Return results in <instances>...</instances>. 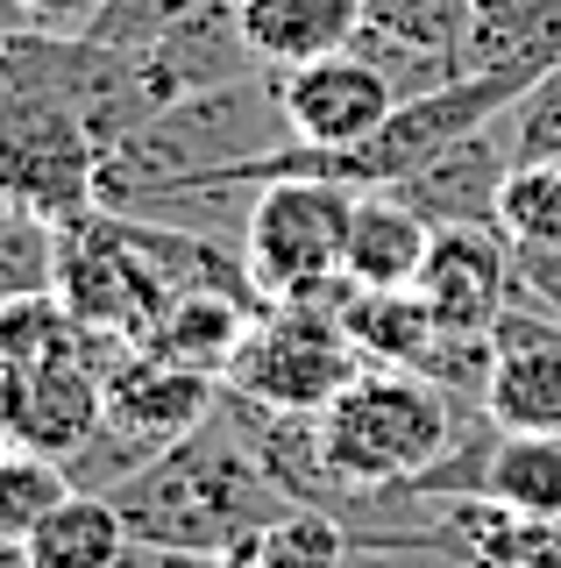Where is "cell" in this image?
I'll list each match as a JSON object with an SVG mask.
<instances>
[{"label": "cell", "instance_id": "29", "mask_svg": "<svg viewBox=\"0 0 561 568\" xmlns=\"http://www.w3.org/2000/svg\"><path fill=\"white\" fill-rule=\"evenodd\" d=\"M214 568H271L256 555V540H242V547H227V555H214Z\"/></svg>", "mask_w": 561, "mask_h": 568}, {"label": "cell", "instance_id": "19", "mask_svg": "<svg viewBox=\"0 0 561 568\" xmlns=\"http://www.w3.org/2000/svg\"><path fill=\"white\" fill-rule=\"evenodd\" d=\"M58 242H64V227L43 221L37 206H22V200L0 206V306L58 292Z\"/></svg>", "mask_w": 561, "mask_h": 568}, {"label": "cell", "instance_id": "30", "mask_svg": "<svg viewBox=\"0 0 561 568\" xmlns=\"http://www.w3.org/2000/svg\"><path fill=\"white\" fill-rule=\"evenodd\" d=\"M14 29H29V22H22V14H14V0H0V43H8Z\"/></svg>", "mask_w": 561, "mask_h": 568}, {"label": "cell", "instance_id": "7", "mask_svg": "<svg viewBox=\"0 0 561 568\" xmlns=\"http://www.w3.org/2000/svg\"><path fill=\"white\" fill-rule=\"evenodd\" d=\"M427 298V313L462 342H490L504 313L519 306V271H512V242L504 227H434L427 271L412 284Z\"/></svg>", "mask_w": 561, "mask_h": 568}, {"label": "cell", "instance_id": "2", "mask_svg": "<svg viewBox=\"0 0 561 568\" xmlns=\"http://www.w3.org/2000/svg\"><path fill=\"white\" fill-rule=\"evenodd\" d=\"M285 142H292V121H285V100H277V71L242 79V85H214V93H192V100H171L100 156V206L121 213V206L150 200V192L200 185V178L263 164V156H277Z\"/></svg>", "mask_w": 561, "mask_h": 568}, {"label": "cell", "instance_id": "3", "mask_svg": "<svg viewBox=\"0 0 561 568\" xmlns=\"http://www.w3.org/2000/svg\"><path fill=\"white\" fill-rule=\"evenodd\" d=\"M469 405L477 398H455L434 377L363 363V377L320 413V455L348 490V532H363V511L384 490H412L455 448Z\"/></svg>", "mask_w": 561, "mask_h": 568}, {"label": "cell", "instance_id": "15", "mask_svg": "<svg viewBox=\"0 0 561 568\" xmlns=\"http://www.w3.org/2000/svg\"><path fill=\"white\" fill-rule=\"evenodd\" d=\"M242 29L263 71H299L356 43L363 0H242Z\"/></svg>", "mask_w": 561, "mask_h": 568}, {"label": "cell", "instance_id": "20", "mask_svg": "<svg viewBox=\"0 0 561 568\" xmlns=\"http://www.w3.org/2000/svg\"><path fill=\"white\" fill-rule=\"evenodd\" d=\"M256 555L271 568H348L356 532H348V519H335L320 505H292L256 532Z\"/></svg>", "mask_w": 561, "mask_h": 568}, {"label": "cell", "instance_id": "6", "mask_svg": "<svg viewBox=\"0 0 561 568\" xmlns=\"http://www.w3.org/2000/svg\"><path fill=\"white\" fill-rule=\"evenodd\" d=\"M58 298L72 306L79 327L121 334V342L143 348L150 327H156V313L171 306V284L150 271V256H143V242H135L129 213L93 206V213H79V221H64Z\"/></svg>", "mask_w": 561, "mask_h": 568}, {"label": "cell", "instance_id": "23", "mask_svg": "<svg viewBox=\"0 0 561 568\" xmlns=\"http://www.w3.org/2000/svg\"><path fill=\"white\" fill-rule=\"evenodd\" d=\"M512 164H561V64L512 100Z\"/></svg>", "mask_w": 561, "mask_h": 568}, {"label": "cell", "instance_id": "18", "mask_svg": "<svg viewBox=\"0 0 561 568\" xmlns=\"http://www.w3.org/2000/svg\"><path fill=\"white\" fill-rule=\"evenodd\" d=\"M72 490H79V484H72V462H64V455H43V448H22V440H14L8 462H0V540L22 547Z\"/></svg>", "mask_w": 561, "mask_h": 568}, {"label": "cell", "instance_id": "27", "mask_svg": "<svg viewBox=\"0 0 561 568\" xmlns=\"http://www.w3.org/2000/svg\"><path fill=\"white\" fill-rule=\"evenodd\" d=\"M100 8H108V0H14V14H22L29 29H50V36H85L100 22Z\"/></svg>", "mask_w": 561, "mask_h": 568}, {"label": "cell", "instance_id": "11", "mask_svg": "<svg viewBox=\"0 0 561 568\" xmlns=\"http://www.w3.org/2000/svg\"><path fill=\"white\" fill-rule=\"evenodd\" d=\"M504 178H512V142H498V129H477L448 142L441 156H427L412 178H398L391 192L434 227H498Z\"/></svg>", "mask_w": 561, "mask_h": 568}, {"label": "cell", "instance_id": "16", "mask_svg": "<svg viewBox=\"0 0 561 568\" xmlns=\"http://www.w3.org/2000/svg\"><path fill=\"white\" fill-rule=\"evenodd\" d=\"M129 547H135V532H129L114 497L108 490H72L22 540V555H29V568H121Z\"/></svg>", "mask_w": 561, "mask_h": 568}, {"label": "cell", "instance_id": "28", "mask_svg": "<svg viewBox=\"0 0 561 568\" xmlns=\"http://www.w3.org/2000/svg\"><path fill=\"white\" fill-rule=\"evenodd\" d=\"M29 405V363H14V355H0V434H14V419H22Z\"/></svg>", "mask_w": 561, "mask_h": 568}, {"label": "cell", "instance_id": "32", "mask_svg": "<svg viewBox=\"0 0 561 568\" xmlns=\"http://www.w3.org/2000/svg\"><path fill=\"white\" fill-rule=\"evenodd\" d=\"M8 448H14V434H0V462H8Z\"/></svg>", "mask_w": 561, "mask_h": 568}, {"label": "cell", "instance_id": "25", "mask_svg": "<svg viewBox=\"0 0 561 568\" xmlns=\"http://www.w3.org/2000/svg\"><path fill=\"white\" fill-rule=\"evenodd\" d=\"M348 568H469L462 555L448 547V532H384V540H356Z\"/></svg>", "mask_w": 561, "mask_h": 568}, {"label": "cell", "instance_id": "14", "mask_svg": "<svg viewBox=\"0 0 561 568\" xmlns=\"http://www.w3.org/2000/svg\"><path fill=\"white\" fill-rule=\"evenodd\" d=\"M263 298L256 292H178L164 313H156L150 342L143 355H156V363H178V369H206V377L227 384V363H235V348L249 342Z\"/></svg>", "mask_w": 561, "mask_h": 568}, {"label": "cell", "instance_id": "17", "mask_svg": "<svg viewBox=\"0 0 561 568\" xmlns=\"http://www.w3.org/2000/svg\"><path fill=\"white\" fill-rule=\"evenodd\" d=\"M477 497L561 526V434H504L498 426V440H490V455H483Z\"/></svg>", "mask_w": 561, "mask_h": 568}, {"label": "cell", "instance_id": "21", "mask_svg": "<svg viewBox=\"0 0 561 568\" xmlns=\"http://www.w3.org/2000/svg\"><path fill=\"white\" fill-rule=\"evenodd\" d=\"M469 8H477V0H363V22L398 36V43H412V50H434V58L462 64Z\"/></svg>", "mask_w": 561, "mask_h": 568}, {"label": "cell", "instance_id": "10", "mask_svg": "<svg viewBox=\"0 0 561 568\" xmlns=\"http://www.w3.org/2000/svg\"><path fill=\"white\" fill-rule=\"evenodd\" d=\"M135 64H143L156 106L214 93V85L263 79V58L249 50V29H242V0H206L200 14L171 22L150 50H135Z\"/></svg>", "mask_w": 561, "mask_h": 568}, {"label": "cell", "instance_id": "12", "mask_svg": "<svg viewBox=\"0 0 561 568\" xmlns=\"http://www.w3.org/2000/svg\"><path fill=\"white\" fill-rule=\"evenodd\" d=\"M434 248V221L412 213L398 192H356L341 242V277L348 292H412Z\"/></svg>", "mask_w": 561, "mask_h": 568}, {"label": "cell", "instance_id": "31", "mask_svg": "<svg viewBox=\"0 0 561 568\" xmlns=\"http://www.w3.org/2000/svg\"><path fill=\"white\" fill-rule=\"evenodd\" d=\"M8 200H14V192H8V171H0V206H8Z\"/></svg>", "mask_w": 561, "mask_h": 568}, {"label": "cell", "instance_id": "26", "mask_svg": "<svg viewBox=\"0 0 561 568\" xmlns=\"http://www.w3.org/2000/svg\"><path fill=\"white\" fill-rule=\"evenodd\" d=\"M512 271H519V306L561 320V248H512Z\"/></svg>", "mask_w": 561, "mask_h": 568}, {"label": "cell", "instance_id": "8", "mask_svg": "<svg viewBox=\"0 0 561 568\" xmlns=\"http://www.w3.org/2000/svg\"><path fill=\"white\" fill-rule=\"evenodd\" d=\"M277 100H285L292 142H306V150H356L398 114L391 79L363 50H335V58H313L299 71H277Z\"/></svg>", "mask_w": 561, "mask_h": 568}, {"label": "cell", "instance_id": "24", "mask_svg": "<svg viewBox=\"0 0 561 568\" xmlns=\"http://www.w3.org/2000/svg\"><path fill=\"white\" fill-rule=\"evenodd\" d=\"M200 8H206V0H108L100 22L85 36L108 43V50H150L171 22H185V14H200Z\"/></svg>", "mask_w": 561, "mask_h": 568}, {"label": "cell", "instance_id": "5", "mask_svg": "<svg viewBox=\"0 0 561 568\" xmlns=\"http://www.w3.org/2000/svg\"><path fill=\"white\" fill-rule=\"evenodd\" d=\"M348 298H299V306H263L249 342L227 363V390H242L263 413H327L363 377V348L341 327Z\"/></svg>", "mask_w": 561, "mask_h": 568}, {"label": "cell", "instance_id": "9", "mask_svg": "<svg viewBox=\"0 0 561 568\" xmlns=\"http://www.w3.org/2000/svg\"><path fill=\"white\" fill-rule=\"evenodd\" d=\"M483 413L504 434H561V320L512 306L490 327V377Z\"/></svg>", "mask_w": 561, "mask_h": 568}, {"label": "cell", "instance_id": "4", "mask_svg": "<svg viewBox=\"0 0 561 568\" xmlns=\"http://www.w3.org/2000/svg\"><path fill=\"white\" fill-rule=\"evenodd\" d=\"M356 185H335L320 171H277L256 185L249 227H242V263L249 284L271 306H299V298H348L341 277V242Z\"/></svg>", "mask_w": 561, "mask_h": 568}, {"label": "cell", "instance_id": "22", "mask_svg": "<svg viewBox=\"0 0 561 568\" xmlns=\"http://www.w3.org/2000/svg\"><path fill=\"white\" fill-rule=\"evenodd\" d=\"M79 342V320L64 306L58 292H37V298H8L0 306V355H14V363H50V355H64Z\"/></svg>", "mask_w": 561, "mask_h": 568}, {"label": "cell", "instance_id": "13", "mask_svg": "<svg viewBox=\"0 0 561 568\" xmlns=\"http://www.w3.org/2000/svg\"><path fill=\"white\" fill-rule=\"evenodd\" d=\"M561 64V0H477L462 71L469 79H548Z\"/></svg>", "mask_w": 561, "mask_h": 568}, {"label": "cell", "instance_id": "1", "mask_svg": "<svg viewBox=\"0 0 561 568\" xmlns=\"http://www.w3.org/2000/svg\"><path fill=\"white\" fill-rule=\"evenodd\" d=\"M108 497L121 505L135 540L171 547V555H227V547L256 540L277 511H292V497L271 484L256 455V413L242 390H221V405L178 448H164Z\"/></svg>", "mask_w": 561, "mask_h": 568}]
</instances>
